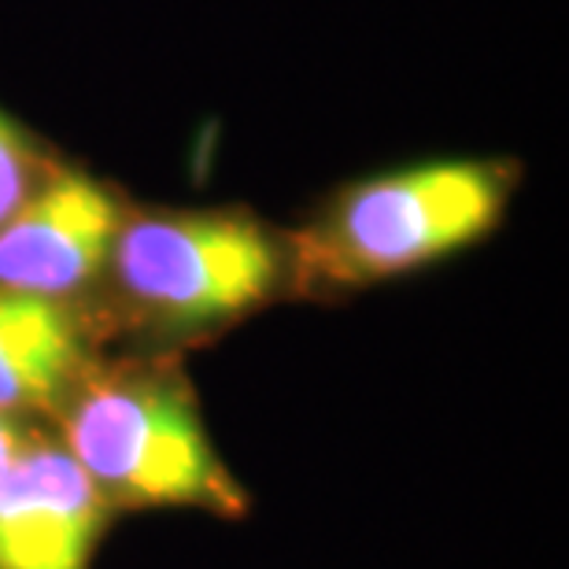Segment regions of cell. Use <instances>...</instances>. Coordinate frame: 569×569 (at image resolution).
<instances>
[{
  "label": "cell",
  "mask_w": 569,
  "mask_h": 569,
  "mask_svg": "<svg viewBox=\"0 0 569 569\" xmlns=\"http://www.w3.org/2000/svg\"><path fill=\"white\" fill-rule=\"evenodd\" d=\"M111 278L141 322L197 333L256 311L278 289L284 259L244 214H138L111 244Z\"/></svg>",
  "instance_id": "3957f363"
},
{
  "label": "cell",
  "mask_w": 569,
  "mask_h": 569,
  "mask_svg": "<svg viewBox=\"0 0 569 569\" xmlns=\"http://www.w3.org/2000/svg\"><path fill=\"white\" fill-rule=\"evenodd\" d=\"M22 426L16 422V418H8V415H0V477H4V470L11 466V459H16V451H19V443H22Z\"/></svg>",
  "instance_id": "ba28073f"
},
{
  "label": "cell",
  "mask_w": 569,
  "mask_h": 569,
  "mask_svg": "<svg viewBox=\"0 0 569 569\" xmlns=\"http://www.w3.org/2000/svg\"><path fill=\"white\" fill-rule=\"evenodd\" d=\"M82 378V337L63 303L0 289V415L60 407Z\"/></svg>",
  "instance_id": "8992f818"
},
{
  "label": "cell",
  "mask_w": 569,
  "mask_h": 569,
  "mask_svg": "<svg viewBox=\"0 0 569 569\" xmlns=\"http://www.w3.org/2000/svg\"><path fill=\"white\" fill-rule=\"evenodd\" d=\"M44 178H49V167H44L41 152L0 111V222L11 219L41 189Z\"/></svg>",
  "instance_id": "52a82bcc"
},
{
  "label": "cell",
  "mask_w": 569,
  "mask_h": 569,
  "mask_svg": "<svg viewBox=\"0 0 569 569\" xmlns=\"http://www.w3.org/2000/svg\"><path fill=\"white\" fill-rule=\"evenodd\" d=\"M122 211L86 174H49L41 189L0 222V289L63 303L108 267Z\"/></svg>",
  "instance_id": "277c9868"
},
{
  "label": "cell",
  "mask_w": 569,
  "mask_h": 569,
  "mask_svg": "<svg viewBox=\"0 0 569 569\" xmlns=\"http://www.w3.org/2000/svg\"><path fill=\"white\" fill-rule=\"evenodd\" d=\"M108 499L60 440L22 437L0 477V569H86Z\"/></svg>",
  "instance_id": "5b68a950"
},
{
  "label": "cell",
  "mask_w": 569,
  "mask_h": 569,
  "mask_svg": "<svg viewBox=\"0 0 569 569\" xmlns=\"http://www.w3.org/2000/svg\"><path fill=\"white\" fill-rule=\"evenodd\" d=\"M510 174L451 159L345 189L296 241V274L311 284H370L459 252L499 222Z\"/></svg>",
  "instance_id": "7a4b0ae2"
},
{
  "label": "cell",
  "mask_w": 569,
  "mask_h": 569,
  "mask_svg": "<svg viewBox=\"0 0 569 569\" xmlns=\"http://www.w3.org/2000/svg\"><path fill=\"white\" fill-rule=\"evenodd\" d=\"M56 440L108 507H200L219 515L244 507L197 400L170 370L82 373L60 403Z\"/></svg>",
  "instance_id": "6da1fadb"
}]
</instances>
